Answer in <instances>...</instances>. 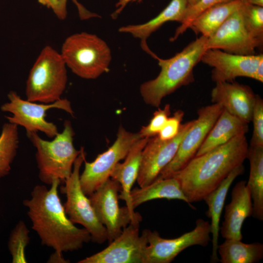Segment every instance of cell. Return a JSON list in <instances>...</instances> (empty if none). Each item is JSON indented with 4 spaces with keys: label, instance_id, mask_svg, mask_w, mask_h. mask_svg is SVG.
<instances>
[{
    "label": "cell",
    "instance_id": "1",
    "mask_svg": "<svg viewBox=\"0 0 263 263\" xmlns=\"http://www.w3.org/2000/svg\"><path fill=\"white\" fill-rule=\"evenodd\" d=\"M60 184L56 179L49 189L43 185L35 186L30 198L25 199L23 204L41 244L62 253L81 249L91 241V237L85 228L75 226L67 216L58 195Z\"/></svg>",
    "mask_w": 263,
    "mask_h": 263
},
{
    "label": "cell",
    "instance_id": "2",
    "mask_svg": "<svg viewBox=\"0 0 263 263\" xmlns=\"http://www.w3.org/2000/svg\"><path fill=\"white\" fill-rule=\"evenodd\" d=\"M248 147L245 134L238 135L225 144L195 156L171 177L179 181L189 204L201 201L232 170L243 165L247 158Z\"/></svg>",
    "mask_w": 263,
    "mask_h": 263
},
{
    "label": "cell",
    "instance_id": "3",
    "mask_svg": "<svg viewBox=\"0 0 263 263\" xmlns=\"http://www.w3.org/2000/svg\"><path fill=\"white\" fill-rule=\"evenodd\" d=\"M207 39L201 36L169 58L155 57L161 67L159 75L140 87V94L146 104L159 107L167 95L194 81L193 69L206 50Z\"/></svg>",
    "mask_w": 263,
    "mask_h": 263
},
{
    "label": "cell",
    "instance_id": "4",
    "mask_svg": "<svg viewBox=\"0 0 263 263\" xmlns=\"http://www.w3.org/2000/svg\"><path fill=\"white\" fill-rule=\"evenodd\" d=\"M26 135L36 149L40 180L49 185L56 179L64 184L80 153V150H76L74 145L75 132L71 122L65 120L62 132L50 141L42 139L37 132H26Z\"/></svg>",
    "mask_w": 263,
    "mask_h": 263
},
{
    "label": "cell",
    "instance_id": "5",
    "mask_svg": "<svg viewBox=\"0 0 263 263\" xmlns=\"http://www.w3.org/2000/svg\"><path fill=\"white\" fill-rule=\"evenodd\" d=\"M60 53L73 73L87 79L96 78L107 72L112 59L110 49L105 41L86 32L66 38Z\"/></svg>",
    "mask_w": 263,
    "mask_h": 263
},
{
    "label": "cell",
    "instance_id": "6",
    "mask_svg": "<svg viewBox=\"0 0 263 263\" xmlns=\"http://www.w3.org/2000/svg\"><path fill=\"white\" fill-rule=\"evenodd\" d=\"M66 67L60 53L49 45L44 47L29 74L27 99L49 104L61 99L67 82Z\"/></svg>",
    "mask_w": 263,
    "mask_h": 263
},
{
    "label": "cell",
    "instance_id": "7",
    "mask_svg": "<svg viewBox=\"0 0 263 263\" xmlns=\"http://www.w3.org/2000/svg\"><path fill=\"white\" fill-rule=\"evenodd\" d=\"M85 160L86 153L84 148L81 147L70 176L61 188V191L66 196L63 206L71 222L82 225L89 232L92 242L101 244L107 241L106 229L99 221L89 198L81 188L79 181L80 168Z\"/></svg>",
    "mask_w": 263,
    "mask_h": 263
},
{
    "label": "cell",
    "instance_id": "8",
    "mask_svg": "<svg viewBox=\"0 0 263 263\" xmlns=\"http://www.w3.org/2000/svg\"><path fill=\"white\" fill-rule=\"evenodd\" d=\"M7 96L9 102L1 106V111L12 113L11 116H5L8 122L23 127L26 132H41L49 138H53L59 132L54 123L46 120L47 112L58 109L72 116L74 115L71 102L66 98L46 104L23 99L13 91L10 92Z\"/></svg>",
    "mask_w": 263,
    "mask_h": 263
},
{
    "label": "cell",
    "instance_id": "9",
    "mask_svg": "<svg viewBox=\"0 0 263 263\" xmlns=\"http://www.w3.org/2000/svg\"><path fill=\"white\" fill-rule=\"evenodd\" d=\"M121 190L120 184L110 178L88 196L99 221L106 229L109 244L130 223L142 220L139 213L132 212L127 206L120 207Z\"/></svg>",
    "mask_w": 263,
    "mask_h": 263
},
{
    "label": "cell",
    "instance_id": "10",
    "mask_svg": "<svg viewBox=\"0 0 263 263\" xmlns=\"http://www.w3.org/2000/svg\"><path fill=\"white\" fill-rule=\"evenodd\" d=\"M141 138L138 132H129L120 125L116 140L107 150L98 154L92 162L84 161V169L80 174L79 181L87 196L110 178L116 165L125 158L132 146Z\"/></svg>",
    "mask_w": 263,
    "mask_h": 263
},
{
    "label": "cell",
    "instance_id": "11",
    "mask_svg": "<svg viewBox=\"0 0 263 263\" xmlns=\"http://www.w3.org/2000/svg\"><path fill=\"white\" fill-rule=\"evenodd\" d=\"M148 245L144 263H169L182 251L193 246H207L211 241L208 221L198 219L195 228L173 239L161 237L156 231L147 229Z\"/></svg>",
    "mask_w": 263,
    "mask_h": 263
},
{
    "label": "cell",
    "instance_id": "12",
    "mask_svg": "<svg viewBox=\"0 0 263 263\" xmlns=\"http://www.w3.org/2000/svg\"><path fill=\"white\" fill-rule=\"evenodd\" d=\"M223 110L221 105L216 103L198 110V117L181 141L176 154L157 179L171 177L194 157Z\"/></svg>",
    "mask_w": 263,
    "mask_h": 263
},
{
    "label": "cell",
    "instance_id": "13",
    "mask_svg": "<svg viewBox=\"0 0 263 263\" xmlns=\"http://www.w3.org/2000/svg\"><path fill=\"white\" fill-rule=\"evenodd\" d=\"M140 222H131L101 251L78 263H144L148 245L146 229L139 234Z\"/></svg>",
    "mask_w": 263,
    "mask_h": 263
},
{
    "label": "cell",
    "instance_id": "14",
    "mask_svg": "<svg viewBox=\"0 0 263 263\" xmlns=\"http://www.w3.org/2000/svg\"><path fill=\"white\" fill-rule=\"evenodd\" d=\"M194 121L195 119L181 124L178 133L171 139L162 140L157 135L149 138L142 151L136 180L140 187L147 186L157 179L174 157L181 141Z\"/></svg>",
    "mask_w": 263,
    "mask_h": 263
},
{
    "label": "cell",
    "instance_id": "15",
    "mask_svg": "<svg viewBox=\"0 0 263 263\" xmlns=\"http://www.w3.org/2000/svg\"><path fill=\"white\" fill-rule=\"evenodd\" d=\"M241 7L226 19L213 36L207 38L206 50L219 49L237 55H255L256 49L262 45L263 40L253 37L246 30Z\"/></svg>",
    "mask_w": 263,
    "mask_h": 263
},
{
    "label": "cell",
    "instance_id": "16",
    "mask_svg": "<svg viewBox=\"0 0 263 263\" xmlns=\"http://www.w3.org/2000/svg\"><path fill=\"white\" fill-rule=\"evenodd\" d=\"M262 59V54L240 55L219 49H208L204 53L201 61L213 68L211 79L217 83L233 82L239 77L255 79L256 69Z\"/></svg>",
    "mask_w": 263,
    "mask_h": 263
},
{
    "label": "cell",
    "instance_id": "17",
    "mask_svg": "<svg viewBox=\"0 0 263 263\" xmlns=\"http://www.w3.org/2000/svg\"><path fill=\"white\" fill-rule=\"evenodd\" d=\"M256 97L249 86L234 81L216 83L211 92L212 103L248 123L251 122Z\"/></svg>",
    "mask_w": 263,
    "mask_h": 263
},
{
    "label": "cell",
    "instance_id": "18",
    "mask_svg": "<svg viewBox=\"0 0 263 263\" xmlns=\"http://www.w3.org/2000/svg\"><path fill=\"white\" fill-rule=\"evenodd\" d=\"M253 207L250 189L246 182L236 183L231 192L230 202L225 207L224 220L220 231L225 239L242 240V227L245 220L252 215Z\"/></svg>",
    "mask_w": 263,
    "mask_h": 263
},
{
    "label": "cell",
    "instance_id": "19",
    "mask_svg": "<svg viewBox=\"0 0 263 263\" xmlns=\"http://www.w3.org/2000/svg\"><path fill=\"white\" fill-rule=\"evenodd\" d=\"M149 138H141L131 147L123 163H118L113 170L110 178L118 182L121 188L119 199L124 201L130 210L134 213L131 202V192L137 180L141 161L142 151Z\"/></svg>",
    "mask_w": 263,
    "mask_h": 263
},
{
    "label": "cell",
    "instance_id": "20",
    "mask_svg": "<svg viewBox=\"0 0 263 263\" xmlns=\"http://www.w3.org/2000/svg\"><path fill=\"white\" fill-rule=\"evenodd\" d=\"M244 168L240 165L233 170L223 180L220 184L213 191L208 194L204 199L208 206L206 215L211 219L210 228L212 234V251L210 262L216 263L219 262L217 249L220 231V220L224 206L225 202L232 182L238 176L242 174Z\"/></svg>",
    "mask_w": 263,
    "mask_h": 263
},
{
    "label": "cell",
    "instance_id": "21",
    "mask_svg": "<svg viewBox=\"0 0 263 263\" xmlns=\"http://www.w3.org/2000/svg\"><path fill=\"white\" fill-rule=\"evenodd\" d=\"M248 131L247 122L223 109L195 156L225 144L238 135L245 134Z\"/></svg>",
    "mask_w": 263,
    "mask_h": 263
},
{
    "label": "cell",
    "instance_id": "22",
    "mask_svg": "<svg viewBox=\"0 0 263 263\" xmlns=\"http://www.w3.org/2000/svg\"><path fill=\"white\" fill-rule=\"evenodd\" d=\"M188 5L186 0H171L169 4L155 18L141 24L129 25L121 27L119 31L131 34L141 40L143 49L150 54L151 51L147 45V38L165 23L183 20Z\"/></svg>",
    "mask_w": 263,
    "mask_h": 263
},
{
    "label": "cell",
    "instance_id": "23",
    "mask_svg": "<svg viewBox=\"0 0 263 263\" xmlns=\"http://www.w3.org/2000/svg\"><path fill=\"white\" fill-rule=\"evenodd\" d=\"M131 198L134 209L146 202L160 199L180 200L193 207L188 202L179 181L173 177L156 179L147 186L134 188L131 190Z\"/></svg>",
    "mask_w": 263,
    "mask_h": 263
},
{
    "label": "cell",
    "instance_id": "24",
    "mask_svg": "<svg viewBox=\"0 0 263 263\" xmlns=\"http://www.w3.org/2000/svg\"><path fill=\"white\" fill-rule=\"evenodd\" d=\"M243 3V0H234L212 6L199 14L189 28L196 34L201 33L203 36L210 38Z\"/></svg>",
    "mask_w": 263,
    "mask_h": 263
},
{
    "label": "cell",
    "instance_id": "25",
    "mask_svg": "<svg viewBox=\"0 0 263 263\" xmlns=\"http://www.w3.org/2000/svg\"><path fill=\"white\" fill-rule=\"evenodd\" d=\"M250 164L249 175L246 185L253 200L252 216L263 220V146H249L247 158Z\"/></svg>",
    "mask_w": 263,
    "mask_h": 263
},
{
    "label": "cell",
    "instance_id": "26",
    "mask_svg": "<svg viewBox=\"0 0 263 263\" xmlns=\"http://www.w3.org/2000/svg\"><path fill=\"white\" fill-rule=\"evenodd\" d=\"M242 240L228 239L218 245L217 253L222 263H255L263 257V244H245Z\"/></svg>",
    "mask_w": 263,
    "mask_h": 263
},
{
    "label": "cell",
    "instance_id": "27",
    "mask_svg": "<svg viewBox=\"0 0 263 263\" xmlns=\"http://www.w3.org/2000/svg\"><path fill=\"white\" fill-rule=\"evenodd\" d=\"M18 126L4 123L0 135V178L9 174L19 144Z\"/></svg>",
    "mask_w": 263,
    "mask_h": 263
},
{
    "label": "cell",
    "instance_id": "28",
    "mask_svg": "<svg viewBox=\"0 0 263 263\" xmlns=\"http://www.w3.org/2000/svg\"><path fill=\"white\" fill-rule=\"evenodd\" d=\"M30 230L22 220L19 221L11 232L8 247L13 263H26L25 250L29 244Z\"/></svg>",
    "mask_w": 263,
    "mask_h": 263
},
{
    "label": "cell",
    "instance_id": "29",
    "mask_svg": "<svg viewBox=\"0 0 263 263\" xmlns=\"http://www.w3.org/2000/svg\"><path fill=\"white\" fill-rule=\"evenodd\" d=\"M241 9L246 30L253 37L263 40V6L244 2Z\"/></svg>",
    "mask_w": 263,
    "mask_h": 263
},
{
    "label": "cell",
    "instance_id": "30",
    "mask_svg": "<svg viewBox=\"0 0 263 263\" xmlns=\"http://www.w3.org/2000/svg\"><path fill=\"white\" fill-rule=\"evenodd\" d=\"M234 0H200L197 3L191 7H187L183 20L176 29L174 35L170 40L174 41L183 34L190 26L194 19L207 9L219 4L226 3Z\"/></svg>",
    "mask_w": 263,
    "mask_h": 263
},
{
    "label": "cell",
    "instance_id": "31",
    "mask_svg": "<svg viewBox=\"0 0 263 263\" xmlns=\"http://www.w3.org/2000/svg\"><path fill=\"white\" fill-rule=\"evenodd\" d=\"M170 115L169 104H166L163 109L158 108L153 114L149 123L143 126L138 132L142 138H149L157 135Z\"/></svg>",
    "mask_w": 263,
    "mask_h": 263
},
{
    "label": "cell",
    "instance_id": "32",
    "mask_svg": "<svg viewBox=\"0 0 263 263\" xmlns=\"http://www.w3.org/2000/svg\"><path fill=\"white\" fill-rule=\"evenodd\" d=\"M251 121L253 128L250 146H263V100L258 95H256Z\"/></svg>",
    "mask_w": 263,
    "mask_h": 263
},
{
    "label": "cell",
    "instance_id": "33",
    "mask_svg": "<svg viewBox=\"0 0 263 263\" xmlns=\"http://www.w3.org/2000/svg\"><path fill=\"white\" fill-rule=\"evenodd\" d=\"M184 116V112L183 111H176L172 116L168 118L157 134L158 137L162 140H170L175 137L179 132Z\"/></svg>",
    "mask_w": 263,
    "mask_h": 263
},
{
    "label": "cell",
    "instance_id": "34",
    "mask_svg": "<svg viewBox=\"0 0 263 263\" xmlns=\"http://www.w3.org/2000/svg\"><path fill=\"white\" fill-rule=\"evenodd\" d=\"M76 5L80 18L87 19L92 18L100 17L96 13H92L86 9L77 0H72ZM67 0H60V19H64L67 16L66 4Z\"/></svg>",
    "mask_w": 263,
    "mask_h": 263
},
{
    "label": "cell",
    "instance_id": "35",
    "mask_svg": "<svg viewBox=\"0 0 263 263\" xmlns=\"http://www.w3.org/2000/svg\"><path fill=\"white\" fill-rule=\"evenodd\" d=\"M38 1L42 5L51 9L56 17L60 19V0H38Z\"/></svg>",
    "mask_w": 263,
    "mask_h": 263
},
{
    "label": "cell",
    "instance_id": "36",
    "mask_svg": "<svg viewBox=\"0 0 263 263\" xmlns=\"http://www.w3.org/2000/svg\"><path fill=\"white\" fill-rule=\"evenodd\" d=\"M47 262L51 263H69V261L64 258L62 253L54 251V252L50 256Z\"/></svg>",
    "mask_w": 263,
    "mask_h": 263
},
{
    "label": "cell",
    "instance_id": "37",
    "mask_svg": "<svg viewBox=\"0 0 263 263\" xmlns=\"http://www.w3.org/2000/svg\"><path fill=\"white\" fill-rule=\"evenodd\" d=\"M135 1L141 2L142 0H119L116 4V7L117 8V9L113 14L112 17L114 18L117 16V15L120 13V12L123 10L128 3Z\"/></svg>",
    "mask_w": 263,
    "mask_h": 263
},
{
    "label": "cell",
    "instance_id": "38",
    "mask_svg": "<svg viewBox=\"0 0 263 263\" xmlns=\"http://www.w3.org/2000/svg\"><path fill=\"white\" fill-rule=\"evenodd\" d=\"M255 79L261 82H263V59L260 61L256 69Z\"/></svg>",
    "mask_w": 263,
    "mask_h": 263
},
{
    "label": "cell",
    "instance_id": "39",
    "mask_svg": "<svg viewBox=\"0 0 263 263\" xmlns=\"http://www.w3.org/2000/svg\"><path fill=\"white\" fill-rule=\"evenodd\" d=\"M244 2L263 6V0H243Z\"/></svg>",
    "mask_w": 263,
    "mask_h": 263
},
{
    "label": "cell",
    "instance_id": "40",
    "mask_svg": "<svg viewBox=\"0 0 263 263\" xmlns=\"http://www.w3.org/2000/svg\"><path fill=\"white\" fill-rule=\"evenodd\" d=\"M200 0H186L187 2V7H191L197 3Z\"/></svg>",
    "mask_w": 263,
    "mask_h": 263
}]
</instances>
